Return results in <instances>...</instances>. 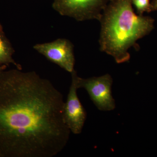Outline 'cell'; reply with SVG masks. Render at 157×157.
Instances as JSON below:
<instances>
[{"label":"cell","instance_id":"5b68a950","mask_svg":"<svg viewBox=\"0 0 157 157\" xmlns=\"http://www.w3.org/2000/svg\"><path fill=\"white\" fill-rule=\"evenodd\" d=\"M73 45L67 39H58L52 42L37 44L34 49L47 59L69 73L73 71L75 56Z\"/></svg>","mask_w":157,"mask_h":157},{"label":"cell","instance_id":"9c48e42d","mask_svg":"<svg viewBox=\"0 0 157 157\" xmlns=\"http://www.w3.org/2000/svg\"><path fill=\"white\" fill-rule=\"evenodd\" d=\"M151 11H157V0H153L151 3Z\"/></svg>","mask_w":157,"mask_h":157},{"label":"cell","instance_id":"7a4b0ae2","mask_svg":"<svg viewBox=\"0 0 157 157\" xmlns=\"http://www.w3.org/2000/svg\"><path fill=\"white\" fill-rule=\"evenodd\" d=\"M132 0H110L99 21L101 23L100 49L120 64L130 60L129 48H137L136 42L154 28V20L137 15Z\"/></svg>","mask_w":157,"mask_h":157},{"label":"cell","instance_id":"6da1fadb","mask_svg":"<svg viewBox=\"0 0 157 157\" xmlns=\"http://www.w3.org/2000/svg\"><path fill=\"white\" fill-rule=\"evenodd\" d=\"M63 96L34 71L0 74V157H53L67 145L70 129Z\"/></svg>","mask_w":157,"mask_h":157},{"label":"cell","instance_id":"52a82bcc","mask_svg":"<svg viewBox=\"0 0 157 157\" xmlns=\"http://www.w3.org/2000/svg\"><path fill=\"white\" fill-rule=\"evenodd\" d=\"M14 50L11 42L6 36L2 26L0 24V66L14 65L18 70H22L21 65L17 63L12 58Z\"/></svg>","mask_w":157,"mask_h":157},{"label":"cell","instance_id":"277c9868","mask_svg":"<svg viewBox=\"0 0 157 157\" xmlns=\"http://www.w3.org/2000/svg\"><path fill=\"white\" fill-rule=\"evenodd\" d=\"M75 76L78 88L86 90L91 100L99 110L107 111L115 109V102L111 92L113 79L109 74L83 78L78 77L75 71Z\"/></svg>","mask_w":157,"mask_h":157},{"label":"cell","instance_id":"8992f818","mask_svg":"<svg viewBox=\"0 0 157 157\" xmlns=\"http://www.w3.org/2000/svg\"><path fill=\"white\" fill-rule=\"evenodd\" d=\"M75 70L71 73L72 83L65 102L63 117L65 122L70 132L75 135L81 133L86 119V114L84 107L77 95L78 89L75 76Z\"/></svg>","mask_w":157,"mask_h":157},{"label":"cell","instance_id":"3957f363","mask_svg":"<svg viewBox=\"0 0 157 157\" xmlns=\"http://www.w3.org/2000/svg\"><path fill=\"white\" fill-rule=\"evenodd\" d=\"M110 0H53V9L62 16L78 21L100 20Z\"/></svg>","mask_w":157,"mask_h":157},{"label":"cell","instance_id":"ba28073f","mask_svg":"<svg viewBox=\"0 0 157 157\" xmlns=\"http://www.w3.org/2000/svg\"><path fill=\"white\" fill-rule=\"evenodd\" d=\"M132 3L136 8L138 15H143L144 12L151 11L149 0H132Z\"/></svg>","mask_w":157,"mask_h":157},{"label":"cell","instance_id":"30bf717a","mask_svg":"<svg viewBox=\"0 0 157 157\" xmlns=\"http://www.w3.org/2000/svg\"><path fill=\"white\" fill-rule=\"evenodd\" d=\"M7 66L6 65H2L0 66V74L3 72V71L6 70Z\"/></svg>","mask_w":157,"mask_h":157}]
</instances>
